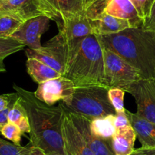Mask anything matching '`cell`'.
I'll list each match as a JSON object with an SVG mask.
<instances>
[{
  "label": "cell",
  "mask_w": 155,
  "mask_h": 155,
  "mask_svg": "<svg viewBox=\"0 0 155 155\" xmlns=\"http://www.w3.org/2000/svg\"><path fill=\"white\" fill-rule=\"evenodd\" d=\"M57 4L62 21L85 15L84 0H57Z\"/></svg>",
  "instance_id": "21"
},
{
  "label": "cell",
  "mask_w": 155,
  "mask_h": 155,
  "mask_svg": "<svg viewBox=\"0 0 155 155\" xmlns=\"http://www.w3.org/2000/svg\"><path fill=\"white\" fill-rule=\"evenodd\" d=\"M8 121L18 126L23 135L25 133H30L31 128H30L28 114L25 107L21 104L19 97L18 99L13 104L8 112Z\"/></svg>",
  "instance_id": "20"
},
{
  "label": "cell",
  "mask_w": 155,
  "mask_h": 155,
  "mask_svg": "<svg viewBox=\"0 0 155 155\" xmlns=\"http://www.w3.org/2000/svg\"><path fill=\"white\" fill-rule=\"evenodd\" d=\"M0 134L5 138L9 140L11 142L14 143L15 144L20 145L21 136L23 134L18 126H17L14 123L8 122L0 126Z\"/></svg>",
  "instance_id": "25"
},
{
  "label": "cell",
  "mask_w": 155,
  "mask_h": 155,
  "mask_svg": "<svg viewBox=\"0 0 155 155\" xmlns=\"http://www.w3.org/2000/svg\"><path fill=\"white\" fill-rule=\"evenodd\" d=\"M23 43L13 37H0V61H3L10 55L24 50Z\"/></svg>",
  "instance_id": "23"
},
{
  "label": "cell",
  "mask_w": 155,
  "mask_h": 155,
  "mask_svg": "<svg viewBox=\"0 0 155 155\" xmlns=\"http://www.w3.org/2000/svg\"><path fill=\"white\" fill-rule=\"evenodd\" d=\"M39 10L44 15L48 17L50 20L54 21L57 25L59 31L63 25V21L58 8L57 0H34Z\"/></svg>",
  "instance_id": "22"
},
{
  "label": "cell",
  "mask_w": 155,
  "mask_h": 155,
  "mask_svg": "<svg viewBox=\"0 0 155 155\" xmlns=\"http://www.w3.org/2000/svg\"><path fill=\"white\" fill-rule=\"evenodd\" d=\"M130 155H155V148L141 147L139 148L134 149Z\"/></svg>",
  "instance_id": "32"
},
{
  "label": "cell",
  "mask_w": 155,
  "mask_h": 155,
  "mask_svg": "<svg viewBox=\"0 0 155 155\" xmlns=\"http://www.w3.org/2000/svg\"><path fill=\"white\" fill-rule=\"evenodd\" d=\"M125 111L136 134V138L141 144V147L155 148V123L141 118L137 113L127 110H125Z\"/></svg>",
  "instance_id": "14"
},
{
  "label": "cell",
  "mask_w": 155,
  "mask_h": 155,
  "mask_svg": "<svg viewBox=\"0 0 155 155\" xmlns=\"http://www.w3.org/2000/svg\"><path fill=\"white\" fill-rule=\"evenodd\" d=\"M136 134L132 126L116 129L111 140V148L116 155H130L134 150Z\"/></svg>",
  "instance_id": "17"
},
{
  "label": "cell",
  "mask_w": 155,
  "mask_h": 155,
  "mask_svg": "<svg viewBox=\"0 0 155 155\" xmlns=\"http://www.w3.org/2000/svg\"><path fill=\"white\" fill-rule=\"evenodd\" d=\"M113 155H116V154H113Z\"/></svg>",
  "instance_id": "41"
},
{
  "label": "cell",
  "mask_w": 155,
  "mask_h": 155,
  "mask_svg": "<svg viewBox=\"0 0 155 155\" xmlns=\"http://www.w3.org/2000/svg\"><path fill=\"white\" fill-rule=\"evenodd\" d=\"M74 88L75 86L71 80L62 76L38 84V87L34 94L42 102L53 106L58 101L71 96Z\"/></svg>",
  "instance_id": "10"
},
{
  "label": "cell",
  "mask_w": 155,
  "mask_h": 155,
  "mask_svg": "<svg viewBox=\"0 0 155 155\" xmlns=\"http://www.w3.org/2000/svg\"><path fill=\"white\" fill-rule=\"evenodd\" d=\"M108 90L102 85L75 87L72 94L60 104L66 111L81 115L90 120L115 115L116 112L109 99Z\"/></svg>",
  "instance_id": "4"
},
{
  "label": "cell",
  "mask_w": 155,
  "mask_h": 155,
  "mask_svg": "<svg viewBox=\"0 0 155 155\" xmlns=\"http://www.w3.org/2000/svg\"><path fill=\"white\" fill-rule=\"evenodd\" d=\"M13 88L19 95L21 104L25 107L29 120L30 144L39 147L46 153L65 155L62 135V121L64 109L61 104L57 107L46 104L34 95L14 84Z\"/></svg>",
  "instance_id": "1"
},
{
  "label": "cell",
  "mask_w": 155,
  "mask_h": 155,
  "mask_svg": "<svg viewBox=\"0 0 155 155\" xmlns=\"http://www.w3.org/2000/svg\"><path fill=\"white\" fill-rule=\"evenodd\" d=\"M47 155H60V154H58V153H47Z\"/></svg>",
  "instance_id": "38"
},
{
  "label": "cell",
  "mask_w": 155,
  "mask_h": 155,
  "mask_svg": "<svg viewBox=\"0 0 155 155\" xmlns=\"http://www.w3.org/2000/svg\"><path fill=\"white\" fill-rule=\"evenodd\" d=\"M154 72H155V68H154Z\"/></svg>",
  "instance_id": "40"
},
{
  "label": "cell",
  "mask_w": 155,
  "mask_h": 155,
  "mask_svg": "<svg viewBox=\"0 0 155 155\" xmlns=\"http://www.w3.org/2000/svg\"><path fill=\"white\" fill-rule=\"evenodd\" d=\"M64 77L75 87L105 86L103 46L97 35L91 34L84 39Z\"/></svg>",
  "instance_id": "3"
},
{
  "label": "cell",
  "mask_w": 155,
  "mask_h": 155,
  "mask_svg": "<svg viewBox=\"0 0 155 155\" xmlns=\"http://www.w3.org/2000/svg\"><path fill=\"white\" fill-rule=\"evenodd\" d=\"M153 33V37H154L155 38V31H153V32H152Z\"/></svg>",
  "instance_id": "39"
},
{
  "label": "cell",
  "mask_w": 155,
  "mask_h": 155,
  "mask_svg": "<svg viewBox=\"0 0 155 155\" xmlns=\"http://www.w3.org/2000/svg\"><path fill=\"white\" fill-rule=\"evenodd\" d=\"M28 58L35 59L60 73L64 76L66 71V56L65 49L58 35L42 45L39 50L28 48L25 50Z\"/></svg>",
  "instance_id": "8"
},
{
  "label": "cell",
  "mask_w": 155,
  "mask_h": 155,
  "mask_svg": "<svg viewBox=\"0 0 155 155\" xmlns=\"http://www.w3.org/2000/svg\"><path fill=\"white\" fill-rule=\"evenodd\" d=\"M103 13L128 21L132 28H142L144 25L130 0H106Z\"/></svg>",
  "instance_id": "13"
},
{
  "label": "cell",
  "mask_w": 155,
  "mask_h": 155,
  "mask_svg": "<svg viewBox=\"0 0 155 155\" xmlns=\"http://www.w3.org/2000/svg\"><path fill=\"white\" fill-rule=\"evenodd\" d=\"M18 98V94L17 92L0 95V111L8 108L11 103L16 101Z\"/></svg>",
  "instance_id": "31"
},
{
  "label": "cell",
  "mask_w": 155,
  "mask_h": 155,
  "mask_svg": "<svg viewBox=\"0 0 155 155\" xmlns=\"http://www.w3.org/2000/svg\"><path fill=\"white\" fill-rule=\"evenodd\" d=\"M28 146L29 148V155H47L44 150L39 147H34L31 144H28Z\"/></svg>",
  "instance_id": "34"
},
{
  "label": "cell",
  "mask_w": 155,
  "mask_h": 155,
  "mask_svg": "<svg viewBox=\"0 0 155 155\" xmlns=\"http://www.w3.org/2000/svg\"><path fill=\"white\" fill-rule=\"evenodd\" d=\"M105 86L127 92L134 82L141 78L138 71L120 56L103 47Z\"/></svg>",
  "instance_id": "6"
},
{
  "label": "cell",
  "mask_w": 155,
  "mask_h": 155,
  "mask_svg": "<svg viewBox=\"0 0 155 155\" xmlns=\"http://www.w3.org/2000/svg\"><path fill=\"white\" fill-rule=\"evenodd\" d=\"M91 34H93V30L91 21L86 15L63 20L62 29L59 31L57 35L65 49L66 71L77 55L84 39Z\"/></svg>",
  "instance_id": "5"
},
{
  "label": "cell",
  "mask_w": 155,
  "mask_h": 155,
  "mask_svg": "<svg viewBox=\"0 0 155 155\" xmlns=\"http://www.w3.org/2000/svg\"><path fill=\"white\" fill-rule=\"evenodd\" d=\"M0 155H29L28 146L17 145L0 138Z\"/></svg>",
  "instance_id": "26"
},
{
  "label": "cell",
  "mask_w": 155,
  "mask_h": 155,
  "mask_svg": "<svg viewBox=\"0 0 155 155\" xmlns=\"http://www.w3.org/2000/svg\"><path fill=\"white\" fill-rule=\"evenodd\" d=\"M93 34L96 35H109L120 32L127 28H132L128 21L118 18L102 13L94 19H90Z\"/></svg>",
  "instance_id": "15"
},
{
  "label": "cell",
  "mask_w": 155,
  "mask_h": 155,
  "mask_svg": "<svg viewBox=\"0 0 155 155\" xmlns=\"http://www.w3.org/2000/svg\"><path fill=\"white\" fill-rule=\"evenodd\" d=\"M50 21V19L45 15L28 19L22 22L11 37L23 43L29 49L39 50L42 47L41 37L48 30Z\"/></svg>",
  "instance_id": "9"
},
{
  "label": "cell",
  "mask_w": 155,
  "mask_h": 155,
  "mask_svg": "<svg viewBox=\"0 0 155 155\" xmlns=\"http://www.w3.org/2000/svg\"><path fill=\"white\" fill-rule=\"evenodd\" d=\"M6 71L3 61H0V72H4Z\"/></svg>",
  "instance_id": "37"
},
{
  "label": "cell",
  "mask_w": 155,
  "mask_h": 155,
  "mask_svg": "<svg viewBox=\"0 0 155 155\" xmlns=\"http://www.w3.org/2000/svg\"><path fill=\"white\" fill-rule=\"evenodd\" d=\"M130 122H129V120L125 110L122 112H117L116 113L114 119V126L116 127V129H122V128L126 127V126H130Z\"/></svg>",
  "instance_id": "30"
},
{
  "label": "cell",
  "mask_w": 155,
  "mask_h": 155,
  "mask_svg": "<svg viewBox=\"0 0 155 155\" xmlns=\"http://www.w3.org/2000/svg\"><path fill=\"white\" fill-rule=\"evenodd\" d=\"M26 67L28 74L35 82L38 84L62 76L60 73L51 67L35 59L28 58Z\"/></svg>",
  "instance_id": "18"
},
{
  "label": "cell",
  "mask_w": 155,
  "mask_h": 155,
  "mask_svg": "<svg viewBox=\"0 0 155 155\" xmlns=\"http://www.w3.org/2000/svg\"><path fill=\"white\" fill-rule=\"evenodd\" d=\"M115 115H108L91 120L90 129L91 133L111 144L112 138L116 130L114 126Z\"/></svg>",
  "instance_id": "19"
},
{
  "label": "cell",
  "mask_w": 155,
  "mask_h": 155,
  "mask_svg": "<svg viewBox=\"0 0 155 155\" xmlns=\"http://www.w3.org/2000/svg\"><path fill=\"white\" fill-rule=\"evenodd\" d=\"M73 123L78 130L79 131L84 141L94 155H113L111 148V144L97 138L91 133L90 129L89 119L79 114H75L68 112Z\"/></svg>",
  "instance_id": "12"
},
{
  "label": "cell",
  "mask_w": 155,
  "mask_h": 155,
  "mask_svg": "<svg viewBox=\"0 0 155 155\" xmlns=\"http://www.w3.org/2000/svg\"><path fill=\"white\" fill-rule=\"evenodd\" d=\"M136 8L140 17L144 20L148 15L149 11L154 0H130Z\"/></svg>",
  "instance_id": "28"
},
{
  "label": "cell",
  "mask_w": 155,
  "mask_h": 155,
  "mask_svg": "<svg viewBox=\"0 0 155 155\" xmlns=\"http://www.w3.org/2000/svg\"><path fill=\"white\" fill-rule=\"evenodd\" d=\"M62 135L65 155H94L66 110L62 116Z\"/></svg>",
  "instance_id": "11"
},
{
  "label": "cell",
  "mask_w": 155,
  "mask_h": 155,
  "mask_svg": "<svg viewBox=\"0 0 155 155\" xmlns=\"http://www.w3.org/2000/svg\"><path fill=\"white\" fill-rule=\"evenodd\" d=\"M124 95L125 91L123 89L116 88H109L108 97L110 103L116 112H122L125 110L124 108Z\"/></svg>",
  "instance_id": "27"
},
{
  "label": "cell",
  "mask_w": 155,
  "mask_h": 155,
  "mask_svg": "<svg viewBox=\"0 0 155 155\" xmlns=\"http://www.w3.org/2000/svg\"><path fill=\"white\" fill-rule=\"evenodd\" d=\"M7 15H13L22 21L44 15L34 0H2Z\"/></svg>",
  "instance_id": "16"
},
{
  "label": "cell",
  "mask_w": 155,
  "mask_h": 155,
  "mask_svg": "<svg viewBox=\"0 0 155 155\" xmlns=\"http://www.w3.org/2000/svg\"><path fill=\"white\" fill-rule=\"evenodd\" d=\"M17 100H16V101H17ZM16 101L12 102L11 104L8 106V108H6L5 110H2V111H0V126H2V125L5 124V123H8V112H9L10 109L12 108V107L13 106V104H14L16 102Z\"/></svg>",
  "instance_id": "33"
},
{
  "label": "cell",
  "mask_w": 155,
  "mask_h": 155,
  "mask_svg": "<svg viewBox=\"0 0 155 155\" xmlns=\"http://www.w3.org/2000/svg\"><path fill=\"white\" fill-rule=\"evenodd\" d=\"M22 21L10 15L0 16V37H10L22 24Z\"/></svg>",
  "instance_id": "24"
},
{
  "label": "cell",
  "mask_w": 155,
  "mask_h": 155,
  "mask_svg": "<svg viewBox=\"0 0 155 155\" xmlns=\"http://www.w3.org/2000/svg\"><path fill=\"white\" fill-rule=\"evenodd\" d=\"M4 15H7L6 12H5V7H4V4L2 0H0V16Z\"/></svg>",
  "instance_id": "35"
},
{
  "label": "cell",
  "mask_w": 155,
  "mask_h": 155,
  "mask_svg": "<svg viewBox=\"0 0 155 155\" xmlns=\"http://www.w3.org/2000/svg\"><path fill=\"white\" fill-rule=\"evenodd\" d=\"M127 92L135 98L137 115L155 123V78H140L131 85Z\"/></svg>",
  "instance_id": "7"
},
{
  "label": "cell",
  "mask_w": 155,
  "mask_h": 155,
  "mask_svg": "<svg viewBox=\"0 0 155 155\" xmlns=\"http://www.w3.org/2000/svg\"><path fill=\"white\" fill-rule=\"evenodd\" d=\"M104 48L116 53L135 68L141 78H155V38L142 28H129L120 32L99 36Z\"/></svg>",
  "instance_id": "2"
},
{
  "label": "cell",
  "mask_w": 155,
  "mask_h": 155,
  "mask_svg": "<svg viewBox=\"0 0 155 155\" xmlns=\"http://www.w3.org/2000/svg\"><path fill=\"white\" fill-rule=\"evenodd\" d=\"M96 0H84V5H85V11L93 2H94Z\"/></svg>",
  "instance_id": "36"
},
{
  "label": "cell",
  "mask_w": 155,
  "mask_h": 155,
  "mask_svg": "<svg viewBox=\"0 0 155 155\" xmlns=\"http://www.w3.org/2000/svg\"><path fill=\"white\" fill-rule=\"evenodd\" d=\"M142 28L150 32L155 31V0L152 3L148 15L144 20Z\"/></svg>",
  "instance_id": "29"
}]
</instances>
